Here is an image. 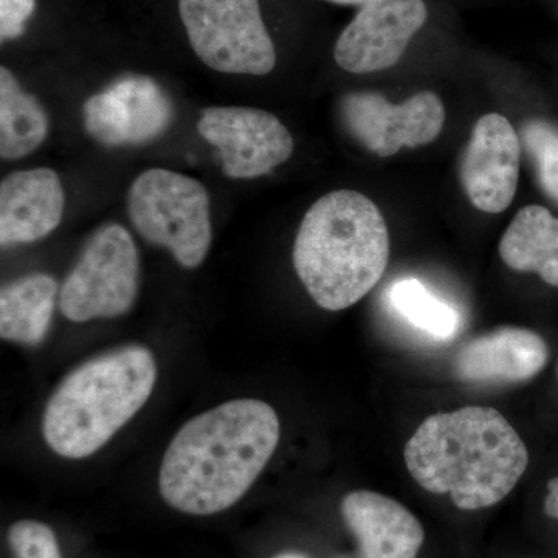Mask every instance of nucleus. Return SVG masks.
<instances>
[{
	"label": "nucleus",
	"instance_id": "nucleus-1",
	"mask_svg": "<svg viewBox=\"0 0 558 558\" xmlns=\"http://www.w3.org/2000/svg\"><path fill=\"white\" fill-rule=\"evenodd\" d=\"M279 442L269 403L236 399L191 418L165 451L159 490L171 508L213 515L236 505Z\"/></svg>",
	"mask_w": 558,
	"mask_h": 558
},
{
	"label": "nucleus",
	"instance_id": "nucleus-2",
	"mask_svg": "<svg viewBox=\"0 0 558 558\" xmlns=\"http://www.w3.org/2000/svg\"><path fill=\"white\" fill-rule=\"evenodd\" d=\"M403 454L418 486L450 495L462 510L498 505L529 465L526 444L519 433L499 411L486 407H465L425 418Z\"/></svg>",
	"mask_w": 558,
	"mask_h": 558
},
{
	"label": "nucleus",
	"instance_id": "nucleus-3",
	"mask_svg": "<svg viewBox=\"0 0 558 558\" xmlns=\"http://www.w3.org/2000/svg\"><path fill=\"white\" fill-rule=\"evenodd\" d=\"M389 233L365 194L339 190L315 202L293 245V266L315 303L326 311L354 306L384 277Z\"/></svg>",
	"mask_w": 558,
	"mask_h": 558
},
{
	"label": "nucleus",
	"instance_id": "nucleus-4",
	"mask_svg": "<svg viewBox=\"0 0 558 558\" xmlns=\"http://www.w3.org/2000/svg\"><path fill=\"white\" fill-rule=\"evenodd\" d=\"M156 380V359L140 344L87 360L68 374L47 403L44 439L62 458L90 457L143 409Z\"/></svg>",
	"mask_w": 558,
	"mask_h": 558
},
{
	"label": "nucleus",
	"instance_id": "nucleus-5",
	"mask_svg": "<svg viewBox=\"0 0 558 558\" xmlns=\"http://www.w3.org/2000/svg\"><path fill=\"white\" fill-rule=\"evenodd\" d=\"M130 218L150 244L170 250L186 269L204 263L211 245L207 190L196 179L168 170L142 172L131 185Z\"/></svg>",
	"mask_w": 558,
	"mask_h": 558
},
{
	"label": "nucleus",
	"instance_id": "nucleus-6",
	"mask_svg": "<svg viewBox=\"0 0 558 558\" xmlns=\"http://www.w3.org/2000/svg\"><path fill=\"white\" fill-rule=\"evenodd\" d=\"M179 13L194 53L209 69L267 75L277 50L258 0H179Z\"/></svg>",
	"mask_w": 558,
	"mask_h": 558
},
{
	"label": "nucleus",
	"instance_id": "nucleus-7",
	"mask_svg": "<svg viewBox=\"0 0 558 558\" xmlns=\"http://www.w3.org/2000/svg\"><path fill=\"white\" fill-rule=\"evenodd\" d=\"M138 284L137 245L124 227L108 223L92 234L65 278L60 310L75 323L120 317L137 299Z\"/></svg>",
	"mask_w": 558,
	"mask_h": 558
},
{
	"label": "nucleus",
	"instance_id": "nucleus-8",
	"mask_svg": "<svg viewBox=\"0 0 558 558\" xmlns=\"http://www.w3.org/2000/svg\"><path fill=\"white\" fill-rule=\"evenodd\" d=\"M340 112L352 137L379 157L435 142L446 120L442 101L433 92H421L402 105H392L377 92H351L341 100Z\"/></svg>",
	"mask_w": 558,
	"mask_h": 558
},
{
	"label": "nucleus",
	"instance_id": "nucleus-9",
	"mask_svg": "<svg viewBox=\"0 0 558 558\" xmlns=\"http://www.w3.org/2000/svg\"><path fill=\"white\" fill-rule=\"evenodd\" d=\"M197 131L219 150L223 172L231 179H255L269 174L293 153L288 128L263 109L208 108Z\"/></svg>",
	"mask_w": 558,
	"mask_h": 558
},
{
	"label": "nucleus",
	"instance_id": "nucleus-10",
	"mask_svg": "<svg viewBox=\"0 0 558 558\" xmlns=\"http://www.w3.org/2000/svg\"><path fill=\"white\" fill-rule=\"evenodd\" d=\"M174 108L149 76L124 75L83 106L84 130L101 145H146L170 128Z\"/></svg>",
	"mask_w": 558,
	"mask_h": 558
},
{
	"label": "nucleus",
	"instance_id": "nucleus-11",
	"mask_svg": "<svg viewBox=\"0 0 558 558\" xmlns=\"http://www.w3.org/2000/svg\"><path fill=\"white\" fill-rule=\"evenodd\" d=\"M427 17L424 0H368L341 33L333 58L351 73L392 68Z\"/></svg>",
	"mask_w": 558,
	"mask_h": 558
},
{
	"label": "nucleus",
	"instance_id": "nucleus-12",
	"mask_svg": "<svg viewBox=\"0 0 558 558\" xmlns=\"http://www.w3.org/2000/svg\"><path fill=\"white\" fill-rule=\"evenodd\" d=\"M521 145L508 119L487 113L473 128L461 161L470 202L484 213L505 211L519 189Z\"/></svg>",
	"mask_w": 558,
	"mask_h": 558
},
{
	"label": "nucleus",
	"instance_id": "nucleus-13",
	"mask_svg": "<svg viewBox=\"0 0 558 558\" xmlns=\"http://www.w3.org/2000/svg\"><path fill=\"white\" fill-rule=\"evenodd\" d=\"M64 190L49 168L17 171L0 185V244H28L49 236L64 213Z\"/></svg>",
	"mask_w": 558,
	"mask_h": 558
},
{
	"label": "nucleus",
	"instance_id": "nucleus-14",
	"mask_svg": "<svg viewBox=\"0 0 558 558\" xmlns=\"http://www.w3.org/2000/svg\"><path fill=\"white\" fill-rule=\"evenodd\" d=\"M344 523L357 538L363 558H416L424 545L421 521L396 499L355 490L341 501Z\"/></svg>",
	"mask_w": 558,
	"mask_h": 558
},
{
	"label": "nucleus",
	"instance_id": "nucleus-15",
	"mask_svg": "<svg viewBox=\"0 0 558 558\" xmlns=\"http://www.w3.org/2000/svg\"><path fill=\"white\" fill-rule=\"evenodd\" d=\"M548 359V344L534 330L499 328L459 349L453 371L464 381H524L542 373Z\"/></svg>",
	"mask_w": 558,
	"mask_h": 558
},
{
	"label": "nucleus",
	"instance_id": "nucleus-16",
	"mask_svg": "<svg viewBox=\"0 0 558 558\" xmlns=\"http://www.w3.org/2000/svg\"><path fill=\"white\" fill-rule=\"evenodd\" d=\"M499 256L510 269L532 271L558 288V219L539 205L521 208L502 234Z\"/></svg>",
	"mask_w": 558,
	"mask_h": 558
},
{
	"label": "nucleus",
	"instance_id": "nucleus-17",
	"mask_svg": "<svg viewBox=\"0 0 558 558\" xmlns=\"http://www.w3.org/2000/svg\"><path fill=\"white\" fill-rule=\"evenodd\" d=\"M58 284L49 275H27L0 292V337L36 347L46 339L53 317Z\"/></svg>",
	"mask_w": 558,
	"mask_h": 558
},
{
	"label": "nucleus",
	"instance_id": "nucleus-18",
	"mask_svg": "<svg viewBox=\"0 0 558 558\" xmlns=\"http://www.w3.org/2000/svg\"><path fill=\"white\" fill-rule=\"evenodd\" d=\"M49 131L46 110L22 89L9 69H0V156L21 159L43 145Z\"/></svg>",
	"mask_w": 558,
	"mask_h": 558
},
{
	"label": "nucleus",
	"instance_id": "nucleus-19",
	"mask_svg": "<svg viewBox=\"0 0 558 558\" xmlns=\"http://www.w3.org/2000/svg\"><path fill=\"white\" fill-rule=\"evenodd\" d=\"M388 300L396 314L433 339H451L461 326L458 312L433 295L418 279H400L389 289Z\"/></svg>",
	"mask_w": 558,
	"mask_h": 558
},
{
	"label": "nucleus",
	"instance_id": "nucleus-20",
	"mask_svg": "<svg viewBox=\"0 0 558 558\" xmlns=\"http://www.w3.org/2000/svg\"><path fill=\"white\" fill-rule=\"evenodd\" d=\"M543 191L558 204V128L548 121H527L521 131Z\"/></svg>",
	"mask_w": 558,
	"mask_h": 558
},
{
	"label": "nucleus",
	"instance_id": "nucleus-21",
	"mask_svg": "<svg viewBox=\"0 0 558 558\" xmlns=\"http://www.w3.org/2000/svg\"><path fill=\"white\" fill-rule=\"evenodd\" d=\"M9 543L16 558H62L57 535L39 521L14 523L9 531Z\"/></svg>",
	"mask_w": 558,
	"mask_h": 558
},
{
	"label": "nucleus",
	"instance_id": "nucleus-22",
	"mask_svg": "<svg viewBox=\"0 0 558 558\" xmlns=\"http://www.w3.org/2000/svg\"><path fill=\"white\" fill-rule=\"evenodd\" d=\"M36 0H0V39L2 43L24 35L35 11Z\"/></svg>",
	"mask_w": 558,
	"mask_h": 558
},
{
	"label": "nucleus",
	"instance_id": "nucleus-23",
	"mask_svg": "<svg viewBox=\"0 0 558 558\" xmlns=\"http://www.w3.org/2000/svg\"><path fill=\"white\" fill-rule=\"evenodd\" d=\"M545 513L558 520V476L548 483V495L545 499Z\"/></svg>",
	"mask_w": 558,
	"mask_h": 558
},
{
	"label": "nucleus",
	"instance_id": "nucleus-24",
	"mask_svg": "<svg viewBox=\"0 0 558 558\" xmlns=\"http://www.w3.org/2000/svg\"><path fill=\"white\" fill-rule=\"evenodd\" d=\"M328 2L339 3V5H357V7H362L363 3L368 2V0H328Z\"/></svg>",
	"mask_w": 558,
	"mask_h": 558
},
{
	"label": "nucleus",
	"instance_id": "nucleus-25",
	"mask_svg": "<svg viewBox=\"0 0 558 558\" xmlns=\"http://www.w3.org/2000/svg\"><path fill=\"white\" fill-rule=\"evenodd\" d=\"M275 558H307V557L300 556V554L289 553V554H281V556H277Z\"/></svg>",
	"mask_w": 558,
	"mask_h": 558
}]
</instances>
